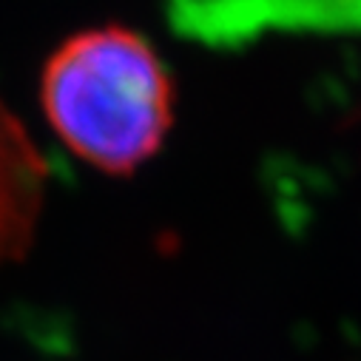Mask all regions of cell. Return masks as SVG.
Listing matches in <instances>:
<instances>
[{"label": "cell", "instance_id": "cell-1", "mask_svg": "<svg viewBox=\"0 0 361 361\" xmlns=\"http://www.w3.org/2000/svg\"><path fill=\"white\" fill-rule=\"evenodd\" d=\"M43 109L80 159L128 173L159 148L171 126V82L140 35L88 29L49 57Z\"/></svg>", "mask_w": 361, "mask_h": 361}, {"label": "cell", "instance_id": "cell-2", "mask_svg": "<svg viewBox=\"0 0 361 361\" xmlns=\"http://www.w3.org/2000/svg\"><path fill=\"white\" fill-rule=\"evenodd\" d=\"M46 162L0 97V267L20 259L37 231Z\"/></svg>", "mask_w": 361, "mask_h": 361}]
</instances>
